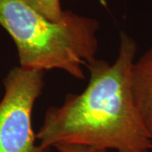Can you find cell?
<instances>
[{"label": "cell", "mask_w": 152, "mask_h": 152, "mask_svg": "<svg viewBox=\"0 0 152 152\" xmlns=\"http://www.w3.org/2000/svg\"><path fill=\"white\" fill-rule=\"evenodd\" d=\"M130 86L136 107L152 136V46L134 61Z\"/></svg>", "instance_id": "obj_4"}, {"label": "cell", "mask_w": 152, "mask_h": 152, "mask_svg": "<svg viewBox=\"0 0 152 152\" xmlns=\"http://www.w3.org/2000/svg\"><path fill=\"white\" fill-rule=\"evenodd\" d=\"M23 1L52 21L60 22L64 20V19L65 18L66 11L62 10L60 0H23Z\"/></svg>", "instance_id": "obj_5"}, {"label": "cell", "mask_w": 152, "mask_h": 152, "mask_svg": "<svg viewBox=\"0 0 152 152\" xmlns=\"http://www.w3.org/2000/svg\"><path fill=\"white\" fill-rule=\"evenodd\" d=\"M54 148L58 152H107V150L79 144H60Z\"/></svg>", "instance_id": "obj_6"}, {"label": "cell", "mask_w": 152, "mask_h": 152, "mask_svg": "<svg viewBox=\"0 0 152 152\" xmlns=\"http://www.w3.org/2000/svg\"><path fill=\"white\" fill-rule=\"evenodd\" d=\"M136 53L135 41L122 32L113 64L96 58L88 63L86 88L69 93L62 105L46 111L37 133L39 145L47 151L60 144H79L116 152H151L152 136L131 91Z\"/></svg>", "instance_id": "obj_1"}, {"label": "cell", "mask_w": 152, "mask_h": 152, "mask_svg": "<svg viewBox=\"0 0 152 152\" xmlns=\"http://www.w3.org/2000/svg\"><path fill=\"white\" fill-rule=\"evenodd\" d=\"M0 26L26 69H59L83 80V66L96 58L99 48L96 20L66 10L64 20L52 21L23 0H0Z\"/></svg>", "instance_id": "obj_2"}, {"label": "cell", "mask_w": 152, "mask_h": 152, "mask_svg": "<svg viewBox=\"0 0 152 152\" xmlns=\"http://www.w3.org/2000/svg\"><path fill=\"white\" fill-rule=\"evenodd\" d=\"M45 71L12 69L0 102V152H49L39 145L32 125L34 105L42 94Z\"/></svg>", "instance_id": "obj_3"}]
</instances>
